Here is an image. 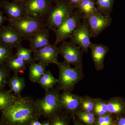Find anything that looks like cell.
Wrapping results in <instances>:
<instances>
[{
	"mask_svg": "<svg viewBox=\"0 0 125 125\" xmlns=\"http://www.w3.org/2000/svg\"><path fill=\"white\" fill-rule=\"evenodd\" d=\"M0 125H29L31 120L41 116L36 101L31 97H20L1 112Z\"/></svg>",
	"mask_w": 125,
	"mask_h": 125,
	"instance_id": "cell-1",
	"label": "cell"
},
{
	"mask_svg": "<svg viewBox=\"0 0 125 125\" xmlns=\"http://www.w3.org/2000/svg\"><path fill=\"white\" fill-rule=\"evenodd\" d=\"M8 21V26L15 29L24 40L27 41L39 30L47 28L45 19L28 15L17 20Z\"/></svg>",
	"mask_w": 125,
	"mask_h": 125,
	"instance_id": "cell-2",
	"label": "cell"
},
{
	"mask_svg": "<svg viewBox=\"0 0 125 125\" xmlns=\"http://www.w3.org/2000/svg\"><path fill=\"white\" fill-rule=\"evenodd\" d=\"M56 65L59 69L58 88L61 90L72 92L76 84L83 79V68L71 67L64 62L58 61Z\"/></svg>",
	"mask_w": 125,
	"mask_h": 125,
	"instance_id": "cell-3",
	"label": "cell"
},
{
	"mask_svg": "<svg viewBox=\"0 0 125 125\" xmlns=\"http://www.w3.org/2000/svg\"><path fill=\"white\" fill-rule=\"evenodd\" d=\"M60 90L57 86L46 91L42 98L37 99L36 105L41 115L48 119L55 113L64 110L59 98Z\"/></svg>",
	"mask_w": 125,
	"mask_h": 125,
	"instance_id": "cell-4",
	"label": "cell"
},
{
	"mask_svg": "<svg viewBox=\"0 0 125 125\" xmlns=\"http://www.w3.org/2000/svg\"><path fill=\"white\" fill-rule=\"evenodd\" d=\"M75 8L67 0H61L53 6L45 18L46 26L54 31L73 13Z\"/></svg>",
	"mask_w": 125,
	"mask_h": 125,
	"instance_id": "cell-5",
	"label": "cell"
},
{
	"mask_svg": "<svg viewBox=\"0 0 125 125\" xmlns=\"http://www.w3.org/2000/svg\"><path fill=\"white\" fill-rule=\"evenodd\" d=\"M83 18V14L75 9L73 13L53 31L56 37L54 44L57 45L70 38L72 34L81 23Z\"/></svg>",
	"mask_w": 125,
	"mask_h": 125,
	"instance_id": "cell-6",
	"label": "cell"
},
{
	"mask_svg": "<svg viewBox=\"0 0 125 125\" xmlns=\"http://www.w3.org/2000/svg\"><path fill=\"white\" fill-rule=\"evenodd\" d=\"M58 52L64 62L74 67L83 68V52L81 48L72 42L63 41L58 47Z\"/></svg>",
	"mask_w": 125,
	"mask_h": 125,
	"instance_id": "cell-7",
	"label": "cell"
},
{
	"mask_svg": "<svg viewBox=\"0 0 125 125\" xmlns=\"http://www.w3.org/2000/svg\"><path fill=\"white\" fill-rule=\"evenodd\" d=\"M91 38L88 21L83 18L80 26L72 34L70 38L71 42L80 47L83 52H87L92 43Z\"/></svg>",
	"mask_w": 125,
	"mask_h": 125,
	"instance_id": "cell-8",
	"label": "cell"
},
{
	"mask_svg": "<svg viewBox=\"0 0 125 125\" xmlns=\"http://www.w3.org/2000/svg\"><path fill=\"white\" fill-rule=\"evenodd\" d=\"M85 18L88 23L91 38L97 37L112 23L111 15H104L98 11Z\"/></svg>",
	"mask_w": 125,
	"mask_h": 125,
	"instance_id": "cell-9",
	"label": "cell"
},
{
	"mask_svg": "<svg viewBox=\"0 0 125 125\" xmlns=\"http://www.w3.org/2000/svg\"><path fill=\"white\" fill-rule=\"evenodd\" d=\"M52 6L51 0H27L24 7L26 14L45 19Z\"/></svg>",
	"mask_w": 125,
	"mask_h": 125,
	"instance_id": "cell-10",
	"label": "cell"
},
{
	"mask_svg": "<svg viewBox=\"0 0 125 125\" xmlns=\"http://www.w3.org/2000/svg\"><path fill=\"white\" fill-rule=\"evenodd\" d=\"M32 54L36 62H39L46 66L52 64H56L58 61V47L55 44L49 43L40 49L33 50Z\"/></svg>",
	"mask_w": 125,
	"mask_h": 125,
	"instance_id": "cell-11",
	"label": "cell"
},
{
	"mask_svg": "<svg viewBox=\"0 0 125 125\" xmlns=\"http://www.w3.org/2000/svg\"><path fill=\"white\" fill-rule=\"evenodd\" d=\"M24 40L15 29L7 25L0 28V43L10 48H16Z\"/></svg>",
	"mask_w": 125,
	"mask_h": 125,
	"instance_id": "cell-12",
	"label": "cell"
},
{
	"mask_svg": "<svg viewBox=\"0 0 125 125\" xmlns=\"http://www.w3.org/2000/svg\"><path fill=\"white\" fill-rule=\"evenodd\" d=\"M81 97L71 92L63 91L60 94L59 98L65 110L71 117L75 115L76 112L80 110Z\"/></svg>",
	"mask_w": 125,
	"mask_h": 125,
	"instance_id": "cell-13",
	"label": "cell"
},
{
	"mask_svg": "<svg viewBox=\"0 0 125 125\" xmlns=\"http://www.w3.org/2000/svg\"><path fill=\"white\" fill-rule=\"evenodd\" d=\"M0 8L6 14L8 21L17 20L27 15L23 6L14 1L1 0Z\"/></svg>",
	"mask_w": 125,
	"mask_h": 125,
	"instance_id": "cell-14",
	"label": "cell"
},
{
	"mask_svg": "<svg viewBox=\"0 0 125 125\" xmlns=\"http://www.w3.org/2000/svg\"><path fill=\"white\" fill-rule=\"evenodd\" d=\"M95 69L98 71H102L104 67L105 57L109 51L108 47L102 44L91 43L89 47Z\"/></svg>",
	"mask_w": 125,
	"mask_h": 125,
	"instance_id": "cell-15",
	"label": "cell"
},
{
	"mask_svg": "<svg viewBox=\"0 0 125 125\" xmlns=\"http://www.w3.org/2000/svg\"><path fill=\"white\" fill-rule=\"evenodd\" d=\"M49 30L47 28H44L37 31L29 40L30 48L37 50L49 44Z\"/></svg>",
	"mask_w": 125,
	"mask_h": 125,
	"instance_id": "cell-16",
	"label": "cell"
},
{
	"mask_svg": "<svg viewBox=\"0 0 125 125\" xmlns=\"http://www.w3.org/2000/svg\"><path fill=\"white\" fill-rule=\"evenodd\" d=\"M108 113L122 115L125 113V102L120 97L112 98L106 102Z\"/></svg>",
	"mask_w": 125,
	"mask_h": 125,
	"instance_id": "cell-17",
	"label": "cell"
},
{
	"mask_svg": "<svg viewBox=\"0 0 125 125\" xmlns=\"http://www.w3.org/2000/svg\"><path fill=\"white\" fill-rule=\"evenodd\" d=\"M19 74H14L8 81L7 85L14 94L18 97H21V93L26 87L25 79L23 77H20Z\"/></svg>",
	"mask_w": 125,
	"mask_h": 125,
	"instance_id": "cell-18",
	"label": "cell"
},
{
	"mask_svg": "<svg viewBox=\"0 0 125 125\" xmlns=\"http://www.w3.org/2000/svg\"><path fill=\"white\" fill-rule=\"evenodd\" d=\"M46 65L42 62H34L29 66V78L32 83H37L38 81L46 71Z\"/></svg>",
	"mask_w": 125,
	"mask_h": 125,
	"instance_id": "cell-19",
	"label": "cell"
},
{
	"mask_svg": "<svg viewBox=\"0 0 125 125\" xmlns=\"http://www.w3.org/2000/svg\"><path fill=\"white\" fill-rule=\"evenodd\" d=\"M12 91L5 89L0 90V111H5L20 97L11 93Z\"/></svg>",
	"mask_w": 125,
	"mask_h": 125,
	"instance_id": "cell-20",
	"label": "cell"
},
{
	"mask_svg": "<svg viewBox=\"0 0 125 125\" xmlns=\"http://www.w3.org/2000/svg\"><path fill=\"white\" fill-rule=\"evenodd\" d=\"M6 64L10 70L13 72L14 74L23 73L27 69L26 63L15 54L9 58Z\"/></svg>",
	"mask_w": 125,
	"mask_h": 125,
	"instance_id": "cell-21",
	"label": "cell"
},
{
	"mask_svg": "<svg viewBox=\"0 0 125 125\" xmlns=\"http://www.w3.org/2000/svg\"><path fill=\"white\" fill-rule=\"evenodd\" d=\"M75 9L83 14L84 18L98 11L95 0H82Z\"/></svg>",
	"mask_w": 125,
	"mask_h": 125,
	"instance_id": "cell-22",
	"label": "cell"
},
{
	"mask_svg": "<svg viewBox=\"0 0 125 125\" xmlns=\"http://www.w3.org/2000/svg\"><path fill=\"white\" fill-rule=\"evenodd\" d=\"M58 79L54 77L51 71H46L45 73L39 80L37 83L45 91L49 90L54 88L58 83Z\"/></svg>",
	"mask_w": 125,
	"mask_h": 125,
	"instance_id": "cell-23",
	"label": "cell"
},
{
	"mask_svg": "<svg viewBox=\"0 0 125 125\" xmlns=\"http://www.w3.org/2000/svg\"><path fill=\"white\" fill-rule=\"evenodd\" d=\"M63 110L55 113L48 118L50 120L51 125H69L71 117L65 110L64 111H62Z\"/></svg>",
	"mask_w": 125,
	"mask_h": 125,
	"instance_id": "cell-24",
	"label": "cell"
},
{
	"mask_svg": "<svg viewBox=\"0 0 125 125\" xmlns=\"http://www.w3.org/2000/svg\"><path fill=\"white\" fill-rule=\"evenodd\" d=\"M33 50L31 48L28 49L21 45L16 48V52L15 54L16 56L23 60L26 64L29 65L33 62H36L32 54Z\"/></svg>",
	"mask_w": 125,
	"mask_h": 125,
	"instance_id": "cell-25",
	"label": "cell"
},
{
	"mask_svg": "<svg viewBox=\"0 0 125 125\" xmlns=\"http://www.w3.org/2000/svg\"><path fill=\"white\" fill-rule=\"evenodd\" d=\"M98 11L106 15H110L114 5V0H95Z\"/></svg>",
	"mask_w": 125,
	"mask_h": 125,
	"instance_id": "cell-26",
	"label": "cell"
},
{
	"mask_svg": "<svg viewBox=\"0 0 125 125\" xmlns=\"http://www.w3.org/2000/svg\"><path fill=\"white\" fill-rule=\"evenodd\" d=\"M93 113L97 117L109 113L106 102L101 98H94Z\"/></svg>",
	"mask_w": 125,
	"mask_h": 125,
	"instance_id": "cell-27",
	"label": "cell"
},
{
	"mask_svg": "<svg viewBox=\"0 0 125 125\" xmlns=\"http://www.w3.org/2000/svg\"><path fill=\"white\" fill-rule=\"evenodd\" d=\"M75 115L85 125H95L97 117L92 112H83L79 110L76 112Z\"/></svg>",
	"mask_w": 125,
	"mask_h": 125,
	"instance_id": "cell-28",
	"label": "cell"
},
{
	"mask_svg": "<svg viewBox=\"0 0 125 125\" xmlns=\"http://www.w3.org/2000/svg\"><path fill=\"white\" fill-rule=\"evenodd\" d=\"M10 71L6 63L0 65V90L5 89L7 84Z\"/></svg>",
	"mask_w": 125,
	"mask_h": 125,
	"instance_id": "cell-29",
	"label": "cell"
},
{
	"mask_svg": "<svg viewBox=\"0 0 125 125\" xmlns=\"http://www.w3.org/2000/svg\"><path fill=\"white\" fill-rule=\"evenodd\" d=\"M94 106V98L89 96L81 97L80 110L83 112H92Z\"/></svg>",
	"mask_w": 125,
	"mask_h": 125,
	"instance_id": "cell-30",
	"label": "cell"
},
{
	"mask_svg": "<svg viewBox=\"0 0 125 125\" xmlns=\"http://www.w3.org/2000/svg\"><path fill=\"white\" fill-rule=\"evenodd\" d=\"M13 55V49L0 43V65L6 63Z\"/></svg>",
	"mask_w": 125,
	"mask_h": 125,
	"instance_id": "cell-31",
	"label": "cell"
},
{
	"mask_svg": "<svg viewBox=\"0 0 125 125\" xmlns=\"http://www.w3.org/2000/svg\"><path fill=\"white\" fill-rule=\"evenodd\" d=\"M114 121L109 113L97 117L95 125H114Z\"/></svg>",
	"mask_w": 125,
	"mask_h": 125,
	"instance_id": "cell-32",
	"label": "cell"
},
{
	"mask_svg": "<svg viewBox=\"0 0 125 125\" xmlns=\"http://www.w3.org/2000/svg\"><path fill=\"white\" fill-rule=\"evenodd\" d=\"M8 19L7 17L4 15L3 12L1 11L0 8V28L3 26L2 25L5 22L7 21H8Z\"/></svg>",
	"mask_w": 125,
	"mask_h": 125,
	"instance_id": "cell-33",
	"label": "cell"
},
{
	"mask_svg": "<svg viewBox=\"0 0 125 125\" xmlns=\"http://www.w3.org/2000/svg\"><path fill=\"white\" fill-rule=\"evenodd\" d=\"M114 125H125V116L121 117L117 120L114 121Z\"/></svg>",
	"mask_w": 125,
	"mask_h": 125,
	"instance_id": "cell-34",
	"label": "cell"
},
{
	"mask_svg": "<svg viewBox=\"0 0 125 125\" xmlns=\"http://www.w3.org/2000/svg\"><path fill=\"white\" fill-rule=\"evenodd\" d=\"M67 0L75 9L77 5L80 3L82 0Z\"/></svg>",
	"mask_w": 125,
	"mask_h": 125,
	"instance_id": "cell-35",
	"label": "cell"
},
{
	"mask_svg": "<svg viewBox=\"0 0 125 125\" xmlns=\"http://www.w3.org/2000/svg\"><path fill=\"white\" fill-rule=\"evenodd\" d=\"M39 118H34L31 121L29 125H42V122L39 120Z\"/></svg>",
	"mask_w": 125,
	"mask_h": 125,
	"instance_id": "cell-36",
	"label": "cell"
},
{
	"mask_svg": "<svg viewBox=\"0 0 125 125\" xmlns=\"http://www.w3.org/2000/svg\"><path fill=\"white\" fill-rule=\"evenodd\" d=\"M11 0L19 3L24 6L25 2L27 1V0Z\"/></svg>",
	"mask_w": 125,
	"mask_h": 125,
	"instance_id": "cell-37",
	"label": "cell"
},
{
	"mask_svg": "<svg viewBox=\"0 0 125 125\" xmlns=\"http://www.w3.org/2000/svg\"><path fill=\"white\" fill-rule=\"evenodd\" d=\"M42 125H51L50 120L48 118L46 120L43 121L41 122Z\"/></svg>",
	"mask_w": 125,
	"mask_h": 125,
	"instance_id": "cell-38",
	"label": "cell"
},
{
	"mask_svg": "<svg viewBox=\"0 0 125 125\" xmlns=\"http://www.w3.org/2000/svg\"><path fill=\"white\" fill-rule=\"evenodd\" d=\"M60 0H51L52 2H54L55 4H56Z\"/></svg>",
	"mask_w": 125,
	"mask_h": 125,
	"instance_id": "cell-39",
	"label": "cell"
}]
</instances>
